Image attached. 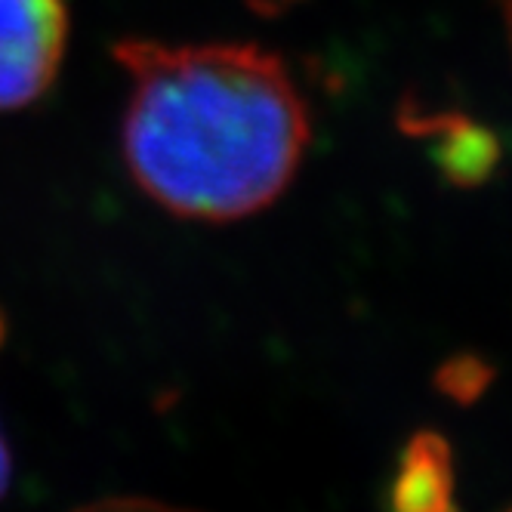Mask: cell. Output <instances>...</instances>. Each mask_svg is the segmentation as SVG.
Here are the masks:
<instances>
[{
	"label": "cell",
	"mask_w": 512,
	"mask_h": 512,
	"mask_svg": "<svg viewBox=\"0 0 512 512\" xmlns=\"http://www.w3.org/2000/svg\"><path fill=\"white\" fill-rule=\"evenodd\" d=\"M65 41V0H0V112H16L50 90Z\"/></svg>",
	"instance_id": "obj_2"
},
{
	"label": "cell",
	"mask_w": 512,
	"mask_h": 512,
	"mask_svg": "<svg viewBox=\"0 0 512 512\" xmlns=\"http://www.w3.org/2000/svg\"><path fill=\"white\" fill-rule=\"evenodd\" d=\"M0 337H4V324H0Z\"/></svg>",
	"instance_id": "obj_5"
},
{
	"label": "cell",
	"mask_w": 512,
	"mask_h": 512,
	"mask_svg": "<svg viewBox=\"0 0 512 512\" xmlns=\"http://www.w3.org/2000/svg\"><path fill=\"white\" fill-rule=\"evenodd\" d=\"M115 59L130 78L124 158L164 210L229 223L269 207L297 176L309 112L275 53L130 38Z\"/></svg>",
	"instance_id": "obj_1"
},
{
	"label": "cell",
	"mask_w": 512,
	"mask_h": 512,
	"mask_svg": "<svg viewBox=\"0 0 512 512\" xmlns=\"http://www.w3.org/2000/svg\"><path fill=\"white\" fill-rule=\"evenodd\" d=\"M454 466L442 435L423 432L405 448L392 503L398 509H451Z\"/></svg>",
	"instance_id": "obj_3"
},
{
	"label": "cell",
	"mask_w": 512,
	"mask_h": 512,
	"mask_svg": "<svg viewBox=\"0 0 512 512\" xmlns=\"http://www.w3.org/2000/svg\"><path fill=\"white\" fill-rule=\"evenodd\" d=\"M7 485H10V454H7L4 438H0V497H4Z\"/></svg>",
	"instance_id": "obj_4"
}]
</instances>
